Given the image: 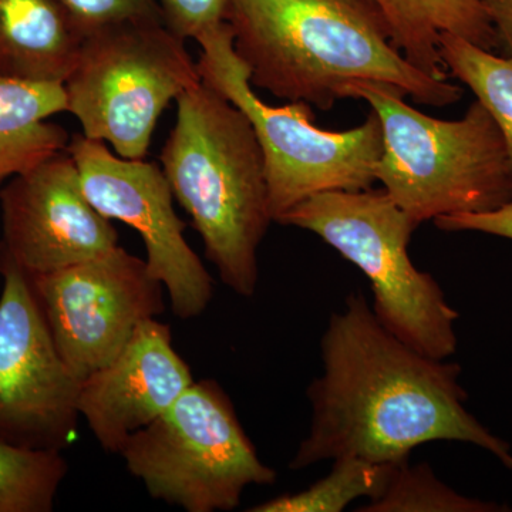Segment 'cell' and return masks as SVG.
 Instances as JSON below:
<instances>
[{
  "instance_id": "cell-1",
  "label": "cell",
  "mask_w": 512,
  "mask_h": 512,
  "mask_svg": "<svg viewBox=\"0 0 512 512\" xmlns=\"http://www.w3.org/2000/svg\"><path fill=\"white\" fill-rule=\"evenodd\" d=\"M320 353L323 373L308 387L311 430L291 470L343 457L400 463L421 444L460 441L512 471L510 443L467 410L461 367L397 339L362 293H350L345 308L332 313Z\"/></svg>"
},
{
  "instance_id": "cell-2",
  "label": "cell",
  "mask_w": 512,
  "mask_h": 512,
  "mask_svg": "<svg viewBox=\"0 0 512 512\" xmlns=\"http://www.w3.org/2000/svg\"><path fill=\"white\" fill-rule=\"evenodd\" d=\"M228 23L251 83L278 99L330 110L362 82L393 84L426 106L463 97L407 62L372 0H228Z\"/></svg>"
},
{
  "instance_id": "cell-3",
  "label": "cell",
  "mask_w": 512,
  "mask_h": 512,
  "mask_svg": "<svg viewBox=\"0 0 512 512\" xmlns=\"http://www.w3.org/2000/svg\"><path fill=\"white\" fill-rule=\"evenodd\" d=\"M160 161L221 281L251 298L272 220L265 161L247 114L204 82L181 94Z\"/></svg>"
},
{
  "instance_id": "cell-4",
  "label": "cell",
  "mask_w": 512,
  "mask_h": 512,
  "mask_svg": "<svg viewBox=\"0 0 512 512\" xmlns=\"http://www.w3.org/2000/svg\"><path fill=\"white\" fill-rule=\"evenodd\" d=\"M393 84L362 82L348 99L372 106L383 130L376 181L419 227L454 214L497 210L512 198V160L497 121L476 100L460 120H439Z\"/></svg>"
},
{
  "instance_id": "cell-5",
  "label": "cell",
  "mask_w": 512,
  "mask_h": 512,
  "mask_svg": "<svg viewBox=\"0 0 512 512\" xmlns=\"http://www.w3.org/2000/svg\"><path fill=\"white\" fill-rule=\"evenodd\" d=\"M278 224L313 232L356 265L372 284L373 313L397 339L437 360L456 353L458 312L436 279L414 266L417 225L386 191L322 192Z\"/></svg>"
},
{
  "instance_id": "cell-6",
  "label": "cell",
  "mask_w": 512,
  "mask_h": 512,
  "mask_svg": "<svg viewBox=\"0 0 512 512\" xmlns=\"http://www.w3.org/2000/svg\"><path fill=\"white\" fill-rule=\"evenodd\" d=\"M202 82L247 114L261 146L269 210L278 222L293 207L329 191H365L376 183L383 153L382 123L375 111L346 131L315 126L311 104L269 106L252 90L251 72L235 53L229 23L198 40Z\"/></svg>"
},
{
  "instance_id": "cell-7",
  "label": "cell",
  "mask_w": 512,
  "mask_h": 512,
  "mask_svg": "<svg viewBox=\"0 0 512 512\" xmlns=\"http://www.w3.org/2000/svg\"><path fill=\"white\" fill-rule=\"evenodd\" d=\"M201 82L185 40L163 19H141L84 36L63 87L84 137L111 144L117 156L144 160L163 111Z\"/></svg>"
},
{
  "instance_id": "cell-8",
  "label": "cell",
  "mask_w": 512,
  "mask_h": 512,
  "mask_svg": "<svg viewBox=\"0 0 512 512\" xmlns=\"http://www.w3.org/2000/svg\"><path fill=\"white\" fill-rule=\"evenodd\" d=\"M120 456L151 497L188 512L235 510L249 485L276 481L215 380L192 383Z\"/></svg>"
},
{
  "instance_id": "cell-9",
  "label": "cell",
  "mask_w": 512,
  "mask_h": 512,
  "mask_svg": "<svg viewBox=\"0 0 512 512\" xmlns=\"http://www.w3.org/2000/svg\"><path fill=\"white\" fill-rule=\"evenodd\" d=\"M0 440L35 450L69 446L79 380L60 356L28 272L0 245Z\"/></svg>"
},
{
  "instance_id": "cell-10",
  "label": "cell",
  "mask_w": 512,
  "mask_h": 512,
  "mask_svg": "<svg viewBox=\"0 0 512 512\" xmlns=\"http://www.w3.org/2000/svg\"><path fill=\"white\" fill-rule=\"evenodd\" d=\"M30 279L56 348L79 382L109 365L138 326L165 309L163 284L119 245Z\"/></svg>"
},
{
  "instance_id": "cell-11",
  "label": "cell",
  "mask_w": 512,
  "mask_h": 512,
  "mask_svg": "<svg viewBox=\"0 0 512 512\" xmlns=\"http://www.w3.org/2000/svg\"><path fill=\"white\" fill-rule=\"evenodd\" d=\"M87 200L109 220L136 229L148 272L163 284L177 318H197L212 299V276L184 237L163 168L111 153L104 141L74 136L67 147Z\"/></svg>"
},
{
  "instance_id": "cell-12",
  "label": "cell",
  "mask_w": 512,
  "mask_h": 512,
  "mask_svg": "<svg viewBox=\"0 0 512 512\" xmlns=\"http://www.w3.org/2000/svg\"><path fill=\"white\" fill-rule=\"evenodd\" d=\"M0 245L29 275L89 261L119 245L109 218L87 200L79 170L62 151L0 190Z\"/></svg>"
},
{
  "instance_id": "cell-13",
  "label": "cell",
  "mask_w": 512,
  "mask_h": 512,
  "mask_svg": "<svg viewBox=\"0 0 512 512\" xmlns=\"http://www.w3.org/2000/svg\"><path fill=\"white\" fill-rule=\"evenodd\" d=\"M192 383L171 329L148 319L109 365L80 383L77 410L103 450L120 454L131 434L167 412Z\"/></svg>"
},
{
  "instance_id": "cell-14",
  "label": "cell",
  "mask_w": 512,
  "mask_h": 512,
  "mask_svg": "<svg viewBox=\"0 0 512 512\" xmlns=\"http://www.w3.org/2000/svg\"><path fill=\"white\" fill-rule=\"evenodd\" d=\"M83 40L60 0H0V80L64 84Z\"/></svg>"
},
{
  "instance_id": "cell-15",
  "label": "cell",
  "mask_w": 512,
  "mask_h": 512,
  "mask_svg": "<svg viewBox=\"0 0 512 512\" xmlns=\"http://www.w3.org/2000/svg\"><path fill=\"white\" fill-rule=\"evenodd\" d=\"M389 23L393 45L421 72L448 80L440 37L453 35L494 52L500 40L484 0H372Z\"/></svg>"
},
{
  "instance_id": "cell-16",
  "label": "cell",
  "mask_w": 512,
  "mask_h": 512,
  "mask_svg": "<svg viewBox=\"0 0 512 512\" xmlns=\"http://www.w3.org/2000/svg\"><path fill=\"white\" fill-rule=\"evenodd\" d=\"M63 111V84L0 80V185L67 150L69 133L47 121Z\"/></svg>"
},
{
  "instance_id": "cell-17",
  "label": "cell",
  "mask_w": 512,
  "mask_h": 512,
  "mask_svg": "<svg viewBox=\"0 0 512 512\" xmlns=\"http://www.w3.org/2000/svg\"><path fill=\"white\" fill-rule=\"evenodd\" d=\"M397 463H373L362 458L333 460L328 476L306 490L284 494L249 508L251 512H340L359 498L376 500L386 490Z\"/></svg>"
},
{
  "instance_id": "cell-18",
  "label": "cell",
  "mask_w": 512,
  "mask_h": 512,
  "mask_svg": "<svg viewBox=\"0 0 512 512\" xmlns=\"http://www.w3.org/2000/svg\"><path fill=\"white\" fill-rule=\"evenodd\" d=\"M440 53L450 76L466 84L497 121L512 160V56H498L461 37H440Z\"/></svg>"
},
{
  "instance_id": "cell-19",
  "label": "cell",
  "mask_w": 512,
  "mask_h": 512,
  "mask_svg": "<svg viewBox=\"0 0 512 512\" xmlns=\"http://www.w3.org/2000/svg\"><path fill=\"white\" fill-rule=\"evenodd\" d=\"M69 466L59 450L0 440V512H50Z\"/></svg>"
},
{
  "instance_id": "cell-20",
  "label": "cell",
  "mask_w": 512,
  "mask_h": 512,
  "mask_svg": "<svg viewBox=\"0 0 512 512\" xmlns=\"http://www.w3.org/2000/svg\"><path fill=\"white\" fill-rule=\"evenodd\" d=\"M363 512H503L511 508L491 501L466 497L436 477L429 464L410 466L400 461L393 468L386 490L379 498L367 501Z\"/></svg>"
},
{
  "instance_id": "cell-21",
  "label": "cell",
  "mask_w": 512,
  "mask_h": 512,
  "mask_svg": "<svg viewBox=\"0 0 512 512\" xmlns=\"http://www.w3.org/2000/svg\"><path fill=\"white\" fill-rule=\"evenodd\" d=\"M84 36L128 20L163 19L157 0H60ZM164 20V19H163Z\"/></svg>"
},
{
  "instance_id": "cell-22",
  "label": "cell",
  "mask_w": 512,
  "mask_h": 512,
  "mask_svg": "<svg viewBox=\"0 0 512 512\" xmlns=\"http://www.w3.org/2000/svg\"><path fill=\"white\" fill-rule=\"evenodd\" d=\"M167 28L195 42L228 23V0H157Z\"/></svg>"
},
{
  "instance_id": "cell-23",
  "label": "cell",
  "mask_w": 512,
  "mask_h": 512,
  "mask_svg": "<svg viewBox=\"0 0 512 512\" xmlns=\"http://www.w3.org/2000/svg\"><path fill=\"white\" fill-rule=\"evenodd\" d=\"M437 228L446 232H481L512 241V198L500 208L473 214H454L433 221Z\"/></svg>"
},
{
  "instance_id": "cell-24",
  "label": "cell",
  "mask_w": 512,
  "mask_h": 512,
  "mask_svg": "<svg viewBox=\"0 0 512 512\" xmlns=\"http://www.w3.org/2000/svg\"><path fill=\"white\" fill-rule=\"evenodd\" d=\"M505 56H512V0H484Z\"/></svg>"
}]
</instances>
